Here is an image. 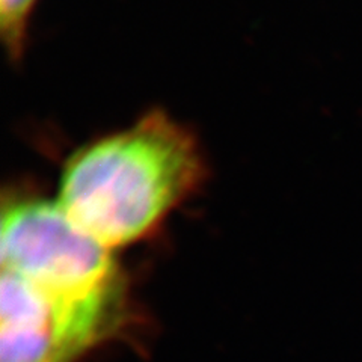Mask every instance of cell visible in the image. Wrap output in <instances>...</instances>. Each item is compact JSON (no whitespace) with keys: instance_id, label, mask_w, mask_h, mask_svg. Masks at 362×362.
Returning <instances> with one entry per match:
<instances>
[{"instance_id":"7a4b0ae2","label":"cell","mask_w":362,"mask_h":362,"mask_svg":"<svg viewBox=\"0 0 362 362\" xmlns=\"http://www.w3.org/2000/svg\"><path fill=\"white\" fill-rule=\"evenodd\" d=\"M2 266L61 298H122L110 249L78 228L59 202L23 198L4 204Z\"/></svg>"},{"instance_id":"277c9868","label":"cell","mask_w":362,"mask_h":362,"mask_svg":"<svg viewBox=\"0 0 362 362\" xmlns=\"http://www.w3.org/2000/svg\"><path fill=\"white\" fill-rule=\"evenodd\" d=\"M37 0H0V30L9 58H21L26 44L29 17Z\"/></svg>"},{"instance_id":"6da1fadb","label":"cell","mask_w":362,"mask_h":362,"mask_svg":"<svg viewBox=\"0 0 362 362\" xmlns=\"http://www.w3.org/2000/svg\"><path fill=\"white\" fill-rule=\"evenodd\" d=\"M206 180L199 145L162 110L74 153L61 177L59 206L107 249L154 231Z\"/></svg>"},{"instance_id":"3957f363","label":"cell","mask_w":362,"mask_h":362,"mask_svg":"<svg viewBox=\"0 0 362 362\" xmlns=\"http://www.w3.org/2000/svg\"><path fill=\"white\" fill-rule=\"evenodd\" d=\"M121 299L54 296L4 270L0 362H73L115 325Z\"/></svg>"}]
</instances>
